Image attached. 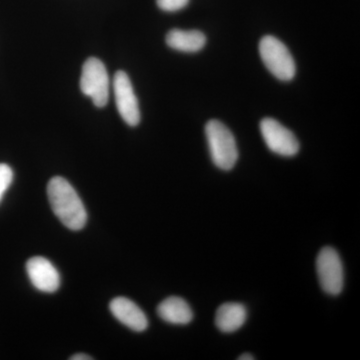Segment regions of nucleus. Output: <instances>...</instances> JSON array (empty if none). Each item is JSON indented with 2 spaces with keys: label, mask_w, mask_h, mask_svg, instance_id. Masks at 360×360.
<instances>
[{
  "label": "nucleus",
  "mask_w": 360,
  "mask_h": 360,
  "mask_svg": "<svg viewBox=\"0 0 360 360\" xmlns=\"http://www.w3.org/2000/svg\"><path fill=\"white\" fill-rule=\"evenodd\" d=\"M47 196L54 214L70 231H80L87 222L84 202L70 182L56 176L47 184Z\"/></svg>",
  "instance_id": "1"
},
{
  "label": "nucleus",
  "mask_w": 360,
  "mask_h": 360,
  "mask_svg": "<svg viewBox=\"0 0 360 360\" xmlns=\"http://www.w3.org/2000/svg\"><path fill=\"white\" fill-rule=\"evenodd\" d=\"M205 135L213 163L219 169H232L238 160V151L231 130L219 120H210L206 124Z\"/></svg>",
  "instance_id": "2"
},
{
  "label": "nucleus",
  "mask_w": 360,
  "mask_h": 360,
  "mask_svg": "<svg viewBox=\"0 0 360 360\" xmlns=\"http://www.w3.org/2000/svg\"><path fill=\"white\" fill-rule=\"evenodd\" d=\"M259 53L267 70L279 80L290 82L295 75V63L288 47L274 37L260 40Z\"/></svg>",
  "instance_id": "3"
},
{
  "label": "nucleus",
  "mask_w": 360,
  "mask_h": 360,
  "mask_svg": "<svg viewBox=\"0 0 360 360\" xmlns=\"http://www.w3.org/2000/svg\"><path fill=\"white\" fill-rule=\"evenodd\" d=\"M80 89L96 108H104L110 98V77L103 61L90 58L85 61L80 77Z\"/></svg>",
  "instance_id": "4"
},
{
  "label": "nucleus",
  "mask_w": 360,
  "mask_h": 360,
  "mask_svg": "<svg viewBox=\"0 0 360 360\" xmlns=\"http://www.w3.org/2000/svg\"><path fill=\"white\" fill-rule=\"evenodd\" d=\"M316 272L322 290L330 295H340L345 285V271L340 255L335 248H322L317 255Z\"/></svg>",
  "instance_id": "5"
},
{
  "label": "nucleus",
  "mask_w": 360,
  "mask_h": 360,
  "mask_svg": "<svg viewBox=\"0 0 360 360\" xmlns=\"http://www.w3.org/2000/svg\"><path fill=\"white\" fill-rule=\"evenodd\" d=\"M260 131L267 148L281 156H295L300 151V142L290 129L274 118H264L260 122Z\"/></svg>",
  "instance_id": "6"
},
{
  "label": "nucleus",
  "mask_w": 360,
  "mask_h": 360,
  "mask_svg": "<svg viewBox=\"0 0 360 360\" xmlns=\"http://www.w3.org/2000/svg\"><path fill=\"white\" fill-rule=\"evenodd\" d=\"M113 89H115L116 106L122 120L129 127H136L141 122L139 101L135 96L134 86L129 75L124 71L120 70L115 73Z\"/></svg>",
  "instance_id": "7"
},
{
  "label": "nucleus",
  "mask_w": 360,
  "mask_h": 360,
  "mask_svg": "<svg viewBox=\"0 0 360 360\" xmlns=\"http://www.w3.org/2000/svg\"><path fill=\"white\" fill-rule=\"evenodd\" d=\"M26 271L32 285L42 292L53 293L60 286V276L58 269L49 259L34 257L28 259Z\"/></svg>",
  "instance_id": "8"
},
{
  "label": "nucleus",
  "mask_w": 360,
  "mask_h": 360,
  "mask_svg": "<svg viewBox=\"0 0 360 360\" xmlns=\"http://www.w3.org/2000/svg\"><path fill=\"white\" fill-rule=\"evenodd\" d=\"M110 309L113 316L123 326L136 333H142L148 328V317L141 307L127 297H116L111 300Z\"/></svg>",
  "instance_id": "9"
},
{
  "label": "nucleus",
  "mask_w": 360,
  "mask_h": 360,
  "mask_svg": "<svg viewBox=\"0 0 360 360\" xmlns=\"http://www.w3.org/2000/svg\"><path fill=\"white\" fill-rule=\"evenodd\" d=\"M248 319L245 305L227 302L220 305L215 314V324L221 333H231L243 328Z\"/></svg>",
  "instance_id": "10"
},
{
  "label": "nucleus",
  "mask_w": 360,
  "mask_h": 360,
  "mask_svg": "<svg viewBox=\"0 0 360 360\" xmlns=\"http://www.w3.org/2000/svg\"><path fill=\"white\" fill-rule=\"evenodd\" d=\"M158 314L162 321L175 326H186L191 323L193 312L184 298L170 296L158 305Z\"/></svg>",
  "instance_id": "11"
},
{
  "label": "nucleus",
  "mask_w": 360,
  "mask_h": 360,
  "mask_svg": "<svg viewBox=\"0 0 360 360\" xmlns=\"http://www.w3.org/2000/svg\"><path fill=\"white\" fill-rule=\"evenodd\" d=\"M167 44L175 51L198 52L205 47L206 37L198 30H172L167 33Z\"/></svg>",
  "instance_id": "12"
},
{
  "label": "nucleus",
  "mask_w": 360,
  "mask_h": 360,
  "mask_svg": "<svg viewBox=\"0 0 360 360\" xmlns=\"http://www.w3.org/2000/svg\"><path fill=\"white\" fill-rule=\"evenodd\" d=\"M13 172L6 163H0V201L13 184Z\"/></svg>",
  "instance_id": "13"
},
{
  "label": "nucleus",
  "mask_w": 360,
  "mask_h": 360,
  "mask_svg": "<svg viewBox=\"0 0 360 360\" xmlns=\"http://www.w3.org/2000/svg\"><path fill=\"white\" fill-rule=\"evenodd\" d=\"M189 0H156L158 7L161 11L167 13H174L184 8L188 4Z\"/></svg>",
  "instance_id": "14"
},
{
  "label": "nucleus",
  "mask_w": 360,
  "mask_h": 360,
  "mask_svg": "<svg viewBox=\"0 0 360 360\" xmlns=\"http://www.w3.org/2000/svg\"><path fill=\"white\" fill-rule=\"evenodd\" d=\"M70 360H92L91 356H89V355L84 354H75L73 356H71Z\"/></svg>",
  "instance_id": "15"
},
{
  "label": "nucleus",
  "mask_w": 360,
  "mask_h": 360,
  "mask_svg": "<svg viewBox=\"0 0 360 360\" xmlns=\"http://www.w3.org/2000/svg\"><path fill=\"white\" fill-rule=\"evenodd\" d=\"M239 360H255V357L252 354H245L238 357Z\"/></svg>",
  "instance_id": "16"
}]
</instances>
